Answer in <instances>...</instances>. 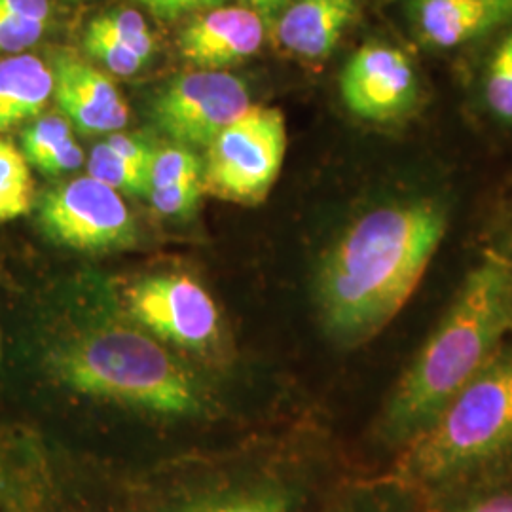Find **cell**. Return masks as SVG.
<instances>
[{
    "label": "cell",
    "instance_id": "cell-21",
    "mask_svg": "<svg viewBox=\"0 0 512 512\" xmlns=\"http://www.w3.org/2000/svg\"><path fill=\"white\" fill-rule=\"evenodd\" d=\"M88 173L90 177L114 188L116 192H124L137 198L148 196L152 188L150 169L120 156L105 141L92 148L88 158Z\"/></svg>",
    "mask_w": 512,
    "mask_h": 512
},
{
    "label": "cell",
    "instance_id": "cell-24",
    "mask_svg": "<svg viewBox=\"0 0 512 512\" xmlns=\"http://www.w3.org/2000/svg\"><path fill=\"white\" fill-rule=\"evenodd\" d=\"M190 181H203L202 160L194 150L181 145L156 150L152 167H150L152 188L190 183Z\"/></svg>",
    "mask_w": 512,
    "mask_h": 512
},
{
    "label": "cell",
    "instance_id": "cell-5",
    "mask_svg": "<svg viewBox=\"0 0 512 512\" xmlns=\"http://www.w3.org/2000/svg\"><path fill=\"white\" fill-rule=\"evenodd\" d=\"M511 469L512 346H501L387 473L435 501Z\"/></svg>",
    "mask_w": 512,
    "mask_h": 512
},
{
    "label": "cell",
    "instance_id": "cell-29",
    "mask_svg": "<svg viewBox=\"0 0 512 512\" xmlns=\"http://www.w3.org/2000/svg\"><path fill=\"white\" fill-rule=\"evenodd\" d=\"M139 2L154 18L173 21L205 8H211V10L219 8L224 0H139Z\"/></svg>",
    "mask_w": 512,
    "mask_h": 512
},
{
    "label": "cell",
    "instance_id": "cell-9",
    "mask_svg": "<svg viewBox=\"0 0 512 512\" xmlns=\"http://www.w3.org/2000/svg\"><path fill=\"white\" fill-rule=\"evenodd\" d=\"M40 220L59 245L82 253L133 247L137 226L120 194L93 177H78L48 192Z\"/></svg>",
    "mask_w": 512,
    "mask_h": 512
},
{
    "label": "cell",
    "instance_id": "cell-16",
    "mask_svg": "<svg viewBox=\"0 0 512 512\" xmlns=\"http://www.w3.org/2000/svg\"><path fill=\"white\" fill-rule=\"evenodd\" d=\"M54 95V74L37 55L0 61V131L38 118Z\"/></svg>",
    "mask_w": 512,
    "mask_h": 512
},
{
    "label": "cell",
    "instance_id": "cell-2",
    "mask_svg": "<svg viewBox=\"0 0 512 512\" xmlns=\"http://www.w3.org/2000/svg\"><path fill=\"white\" fill-rule=\"evenodd\" d=\"M82 313L44 357L50 380L88 406L158 425L219 420L211 374L133 323L120 302Z\"/></svg>",
    "mask_w": 512,
    "mask_h": 512
},
{
    "label": "cell",
    "instance_id": "cell-3",
    "mask_svg": "<svg viewBox=\"0 0 512 512\" xmlns=\"http://www.w3.org/2000/svg\"><path fill=\"white\" fill-rule=\"evenodd\" d=\"M446 228V207L429 198L376 207L349 226L313 285L319 323L336 346H363L399 315Z\"/></svg>",
    "mask_w": 512,
    "mask_h": 512
},
{
    "label": "cell",
    "instance_id": "cell-20",
    "mask_svg": "<svg viewBox=\"0 0 512 512\" xmlns=\"http://www.w3.org/2000/svg\"><path fill=\"white\" fill-rule=\"evenodd\" d=\"M33 205V177L23 152L0 139V222L29 213Z\"/></svg>",
    "mask_w": 512,
    "mask_h": 512
},
{
    "label": "cell",
    "instance_id": "cell-7",
    "mask_svg": "<svg viewBox=\"0 0 512 512\" xmlns=\"http://www.w3.org/2000/svg\"><path fill=\"white\" fill-rule=\"evenodd\" d=\"M0 512H107L105 480L37 433L0 435Z\"/></svg>",
    "mask_w": 512,
    "mask_h": 512
},
{
    "label": "cell",
    "instance_id": "cell-1",
    "mask_svg": "<svg viewBox=\"0 0 512 512\" xmlns=\"http://www.w3.org/2000/svg\"><path fill=\"white\" fill-rule=\"evenodd\" d=\"M103 480L107 512H321L346 473L329 429L302 416Z\"/></svg>",
    "mask_w": 512,
    "mask_h": 512
},
{
    "label": "cell",
    "instance_id": "cell-22",
    "mask_svg": "<svg viewBox=\"0 0 512 512\" xmlns=\"http://www.w3.org/2000/svg\"><path fill=\"white\" fill-rule=\"evenodd\" d=\"M88 31L122 44L147 61L154 55V37L145 18L135 10H118L93 18Z\"/></svg>",
    "mask_w": 512,
    "mask_h": 512
},
{
    "label": "cell",
    "instance_id": "cell-8",
    "mask_svg": "<svg viewBox=\"0 0 512 512\" xmlns=\"http://www.w3.org/2000/svg\"><path fill=\"white\" fill-rule=\"evenodd\" d=\"M285 152L283 112L251 105L207 147L203 190L226 202H264L279 177Z\"/></svg>",
    "mask_w": 512,
    "mask_h": 512
},
{
    "label": "cell",
    "instance_id": "cell-14",
    "mask_svg": "<svg viewBox=\"0 0 512 512\" xmlns=\"http://www.w3.org/2000/svg\"><path fill=\"white\" fill-rule=\"evenodd\" d=\"M408 14L421 42L456 48L512 21V0H410Z\"/></svg>",
    "mask_w": 512,
    "mask_h": 512
},
{
    "label": "cell",
    "instance_id": "cell-26",
    "mask_svg": "<svg viewBox=\"0 0 512 512\" xmlns=\"http://www.w3.org/2000/svg\"><path fill=\"white\" fill-rule=\"evenodd\" d=\"M203 192V181L171 184L162 188H152L148 198L152 207L165 217H181L196 209Z\"/></svg>",
    "mask_w": 512,
    "mask_h": 512
},
{
    "label": "cell",
    "instance_id": "cell-12",
    "mask_svg": "<svg viewBox=\"0 0 512 512\" xmlns=\"http://www.w3.org/2000/svg\"><path fill=\"white\" fill-rule=\"evenodd\" d=\"M54 99L74 128L86 135L126 128L129 109L109 74L73 52H59L52 63Z\"/></svg>",
    "mask_w": 512,
    "mask_h": 512
},
{
    "label": "cell",
    "instance_id": "cell-23",
    "mask_svg": "<svg viewBox=\"0 0 512 512\" xmlns=\"http://www.w3.org/2000/svg\"><path fill=\"white\" fill-rule=\"evenodd\" d=\"M486 103L501 122H512V31L499 42L486 73Z\"/></svg>",
    "mask_w": 512,
    "mask_h": 512
},
{
    "label": "cell",
    "instance_id": "cell-11",
    "mask_svg": "<svg viewBox=\"0 0 512 512\" xmlns=\"http://www.w3.org/2000/svg\"><path fill=\"white\" fill-rule=\"evenodd\" d=\"M340 95L355 116L391 122L416 107L420 80L412 61L387 44H366L340 74Z\"/></svg>",
    "mask_w": 512,
    "mask_h": 512
},
{
    "label": "cell",
    "instance_id": "cell-28",
    "mask_svg": "<svg viewBox=\"0 0 512 512\" xmlns=\"http://www.w3.org/2000/svg\"><path fill=\"white\" fill-rule=\"evenodd\" d=\"M105 143L109 145L114 152H118L120 156L128 158L135 164L145 165V167H152V160L156 150L150 147L145 137L141 135H133V133H110L109 137L105 139Z\"/></svg>",
    "mask_w": 512,
    "mask_h": 512
},
{
    "label": "cell",
    "instance_id": "cell-13",
    "mask_svg": "<svg viewBox=\"0 0 512 512\" xmlns=\"http://www.w3.org/2000/svg\"><path fill=\"white\" fill-rule=\"evenodd\" d=\"M264 42V19L245 6L213 8L192 19L179 35L186 61L207 71L255 55Z\"/></svg>",
    "mask_w": 512,
    "mask_h": 512
},
{
    "label": "cell",
    "instance_id": "cell-18",
    "mask_svg": "<svg viewBox=\"0 0 512 512\" xmlns=\"http://www.w3.org/2000/svg\"><path fill=\"white\" fill-rule=\"evenodd\" d=\"M23 156L46 175H63L80 169L84 152L74 139L71 124L61 116H42L23 131Z\"/></svg>",
    "mask_w": 512,
    "mask_h": 512
},
{
    "label": "cell",
    "instance_id": "cell-4",
    "mask_svg": "<svg viewBox=\"0 0 512 512\" xmlns=\"http://www.w3.org/2000/svg\"><path fill=\"white\" fill-rule=\"evenodd\" d=\"M511 332L512 264L486 256L465 275L437 327L391 387L374 421V442L399 454L418 439Z\"/></svg>",
    "mask_w": 512,
    "mask_h": 512
},
{
    "label": "cell",
    "instance_id": "cell-6",
    "mask_svg": "<svg viewBox=\"0 0 512 512\" xmlns=\"http://www.w3.org/2000/svg\"><path fill=\"white\" fill-rule=\"evenodd\" d=\"M120 306L164 346L211 374L228 363L219 306L202 283L183 272H158L135 279Z\"/></svg>",
    "mask_w": 512,
    "mask_h": 512
},
{
    "label": "cell",
    "instance_id": "cell-31",
    "mask_svg": "<svg viewBox=\"0 0 512 512\" xmlns=\"http://www.w3.org/2000/svg\"><path fill=\"white\" fill-rule=\"evenodd\" d=\"M241 6L256 12L264 21H275L293 0H238Z\"/></svg>",
    "mask_w": 512,
    "mask_h": 512
},
{
    "label": "cell",
    "instance_id": "cell-27",
    "mask_svg": "<svg viewBox=\"0 0 512 512\" xmlns=\"http://www.w3.org/2000/svg\"><path fill=\"white\" fill-rule=\"evenodd\" d=\"M46 23L18 18L0 10V52L19 54L35 46L46 31Z\"/></svg>",
    "mask_w": 512,
    "mask_h": 512
},
{
    "label": "cell",
    "instance_id": "cell-17",
    "mask_svg": "<svg viewBox=\"0 0 512 512\" xmlns=\"http://www.w3.org/2000/svg\"><path fill=\"white\" fill-rule=\"evenodd\" d=\"M321 512H437L435 501L389 473L346 476Z\"/></svg>",
    "mask_w": 512,
    "mask_h": 512
},
{
    "label": "cell",
    "instance_id": "cell-30",
    "mask_svg": "<svg viewBox=\"0 0 512 512\" xmlns=\"http://www.w3.org/2000/svg\"><path fill=\"white\" fill-rule=\"evenodd\" d=\"M0 10L18 18L50 21V0H0Z\"/></svg>",
    "mask_w": 512,
    "mask_h": 512
},
{
    "label": "cell",
    "instance_id": "cell-25",
    "mask_svg": "<svg viewBox=\"0 0 512 512\" xmlns=\"http://www.w3.org/2000/svg\"><path fill=\"white\" fill-rule=\"evenodd\" d=\"M84 48L93 59L101 61L110 73L118 76H133L141 73L147 67V59L131 52L126 46L116 44L109 38L101 37L86 29L84 33Z\"/></svg>",
    "mask_w": 512,
    "mask_h": 512
},
{
    "label": "cell",
    "instance_id": "cell-19",
    "mask_svg": "<svg viewBox=\"0 0 512 512\" xmlns=\"http://www.w3.org/2000/svg\"><path fill=\"white\" fill-rule=\"evenodd\" d=\"M437 512H512V469L435 499Z\"/></svg>",
    "mask_w": 512,
    "mask_h": 512
},
{
    "label": "cell",
    "instance_id": "cell-15",
    "mask_svg": "<svg viewBox=\"0 0 512 512\" xmlns=\"http://www.w3.org/2000/svg\"><path fill=\"white\" fill-rule=\"evenodd\" d=\"M357 0H293L277 18V38L306 59L329 57L353 19Z\"/></svg>",
    "mask_w": 512,
    "mask_h": 512
},
{
    "label": "cell",
    "instance_id": "cell-10",
    "mask_svg": "<svg viewBox=\"0 0 512 512\" xmlns=\"http://www.w3.org/2000/svg\"><path fill=\"white\" fill-rule=\"evenodd\" d=\"M251 107L245 82L222 71L173 78L152 103V120L181 147L207 148L222 129Z\"/></svg>",
    "mask_w": 512,
    "mask_h": 512
}]
</instances>
